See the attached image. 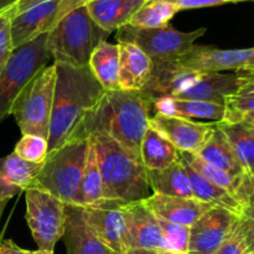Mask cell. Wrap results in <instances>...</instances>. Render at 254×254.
Here are the masks:
<instances>
[{"mask_svg":"<svg viewBox=\"0 0 254 254\" xmlns=\"http://www.w3.org/2000/svg\"><path fill=\"white\" fill-rule=\"evenodd\" d=\"M54 64L56 84L47 138L49 154L71 141L88 138L84 133L87 121L106 93L88 66Z\"/></svg>","mask_w":254,"mask_h":254,"instance_id":"cell-1","label":"cell"},{"mask_svg":"<svg viewBox=\"0 0 254 254\" xmlns=\"http://www.w3.org/2000/svg\"><path fill=\"white\" fill-rule=\"evenodd\" d=\"M151 103L140 92L109 91L89 116L84 133L102 131L140 159V144L149 128Z\"/></svg>","mask_w":254,"mask_h":254,"instance_id":"cell-2","label":"cell"},{"mask_svg":"<svg viewBox=\"0 0 254 254\" xmlns=\"http://www.w3.org/2000/svg\"><path fill=\"white\" fill-rule=\"evenodd\" d=\"M94 144L106 201L122 205L144 201L151 195L148 170L134 156L102 131L88 134Z\"/></svg>","mask_w":254,"mask_h":254,"instance_id":"cell-3","label":"cell"},{"mask_svg":"<svg viewBox=\"0 0 254 254\" xmlns=\"http://www.w3.org/2000/svg\"><path fill=\"white\" fill-rule=\"evenodd\" d=\"M108 35L93 21L86 5H82L49 32L46 46L55 62L81 68L88 66L93 50L106 41Z\"/></svg>","mask_w":254,"mask_h":254,"instance_id":"cell-4","label":"cell"},{"mask_svg":"<svg viewBox=\"0 0 254 254\" xmlns=\"http://www.w3.org/2000/svg\"><path fill=\"white\" fill-rule=\"evenodd\" d=\"M87 149L88 138L71 141L50 153L32 186L51 193L66 205L77 206Z\"/></svg>","mask_w":254,"mask_h":254,"instance_id":"cell-5","label":"cell"},{"mask_svg":"<svg viewBox=\"0 0 254 254\" xmlns=\"http://www.w3.org/2000/svg\"><path fill=\"white\" fill-rule=\"evenodd\" d=\"M45 34L14 50L0 72V123L11 116L12 107L22 89L47 66L50 60Z\"/></svg>","mask_w":254,"mask_h":254,"instance_id":"cell-6","label":"cell"},{"mask_svg":"<svg viewBox=\"0 0 254 254\" xmlns=\"http://www.w3.org/2000/svg\"><path fill=\"white\" fill-rule=\"evenodd\" d=\"M56 67L46 66L27 83L17 97L11 116H14L22 135L34 134L49 138L50 121L54 106Z\"/></svg>","mask_w":254,"mask_h":254,"instance_id":"cell-7","label":"cell"},{"mask_svg":"<svg viewBox=\"0 0 254 254\" xmlns=\"http://www.w3.org/2000/svg\"><path fill=\"white\" fill-rule=\"evenodd\" d=\"M206 31V27L184 32L174 29L170 25L155 29L127 25L118 30V42H131L136 45L153 62H178L190 51L196 40L205 35Z\"/></svg>","mask_w":254,"mask_h":254,"instance_id":"cell-8","label":"cell"},{"mask_svg":"<svg viewBox=\"0 0 254 254\" xmlns=\"http://www.w3.org/2000/svg\"><path fill=\"white\" fill-rule=\"evenodd\" d=\"M26 222L40 251L54 253L64 235L66 203L39 188L25 190Z\"/></svg>","mask_w":254,"mask_h":254,"instance_id":"cell-9","label":"cell"},{"mask_svg":"<svg viewBox=\"0 0 254 254\" xmlns=\"http://www.w3.org/2000/svg\"><path fill=\"white\" fill-rule=\"evenodd\" d=\"M89 0H49L15 15L11 22L14 49L51 32L64 16Z\"/></svg>","mask_w":254,"mask_h":254,"instance_id":"cell-10","label":"cell"},{"mask_svg":"<svg viewBox=\"0 0 254 254\" xmlns=\"http://www.w3.org/2000/svg\"><path fill=\"white\" fill-rule=\"evenodd\" d=\"M240 220L231 211L211 207L190 227L188 254H216Z\"/></svg>","mask_w":254,"mask_h":254,"instance_id":"cell-11","label":"cell"},{"mask_svg":"<svg viewBox=\"0 0 254 254\" xmlns=\"http://www.w3.org/2000/svg\"><path fill=\"white\" fill-rule=\"evenodd\" d=\"M178 62L198 72H253L254 46L248 49L222 50L193 45Z\"/></svg>","mask_w":254,"mask_h":254,"instance_id":"cell-12","label":"cell"},{"mask_svg":"<svg viewBox=\"0 0 254 254\" xmlns=\"http://www.w3.org/2000/svg\"><path fill=\"white\" fill-rule=\"evenodd\" d=\"M216 123H198L192 119L155 113L149 119V127L165 136L183 153L197 154L208 140Z\"/></svg>","mask_w":254,"mask_h":254,"instance_id":"cell-13","label":"cell"},{"mask_svg":"<svg viewBox=\"0 0 254 254\" xmlns=\"http://www.w3.org/2000/svg\"><path fill=\"white\" fill-rule=\"evenodd\" d=\"M126 217V250H165L158 218L143 201L123 206Z\"/></svg>","mask_w":254,"mask_h":254,"instance_id":"cell-14","label":"cell"},{"mask_svg":"<svg viewBox=\"0 0 254 254\" xmlns=\"http://www.w3.org/2000/svg\"><path fill=\"white\" fill-rule=\"evenodd\" d=\"M122 203L104 201L96 206L82 207L83 218L99 241L117 254H126V217Z\"/></svg>","mask_w":254,"mask_h":254,"instance_id":"cell-15","label":"cell"},{"mask_svg":"<svg viewBox=\"0 0 254 254\" xmlns=\"http://www.w3.org/2000/svg\"><path fill=\"white\" fill-rule=\"evenodd\" d=\"M153 72L140 92L150 103L163 97H176L200 77L201 72L180 62H153Z\"/></svg>","mask_w":254,"mask_h":254,"instance_id":"cell-16","label":"cell"},{"mask_svg":"<svg viewBox=\"0 0 254 254\" xmlns=\"http://www.w3.org/2000/svg\"><path fill=\"white\" fill-rule=\"evenodd\" d=\"M246 79L247 72H201L200 77L189 88L174 98L210 102L225 106L226 99L237 93Z\"/></svg>","mask_w":254,"mask_h":254,"instance_id":"cell-17","label":"cell"},{"mask_svg":"<svg viewBox=\"0 0 254 254\" xmlns=\"http://www.w3.org/2000/svg\"><path fill=\"white\" fill-rule=\"evenodd\" d=\"M143 202L158 218L188 227H191L212 207L193 197H175L159 193H151Z\"/></svg>","mask_w":254,"mask_h":254,"instance_id":"cell-18","label":"cell"},{"mask_svg":"<svg viewBox=\"0 0 254 254\" xmlns=\"http://www.w3.org/2000/svg\"><path fill=\"white\" fill-rule=\"evenodd\" d=\"M64 240L68 254H117L92 232L81 206L66 205Z\"/></svg>","mask_w":254,"mask_h":254,"instance_id":"cell-19","label":"cell"},{"mask_svg":"<svg viewBox=\"0 0 254 254\" xmlns=\"http://www.w3.org/2000/svg\"><path fill=\"white\" fill-rule=\"evenodd\" d=\"M119 87L122 91L139 92L145 87L153 72V61L131 42H118Z\"/></svg>","mask_w":254,"mask_h":254,"instance_id":"cell-20","label":"cell"},{"mask_svg":"<svg viewBox=\"0 0 254 254\" xmlns=\"http://www.w3.org/2000/svg\"><path fill=\"white\" fill-rule=\"evenodd\" d=\"M145 1L146 0H89L86 7L93 21L111 34L129 25L131 17Z\"/></svg>","mask_w":254,"mask_h":254,"instance_id":"cell-21","label":"cell"},{"mask_svg":"<svg viewBox=\"0 0 254 254\" xmlns=\"http://www.w3.org/2000/svg\"><path fill=\"white\" fill-rule=\"evenodd\" d=\"M155 113L181 118H198L222 123L226 117V108L222 104L210 102L192 101V99H179L174 97H163L151 103Z\"/></svg>","mask_w":254,"mask_h":254,"instance_id":"cell-22","label":"cell"},{"mask_svg":"<svg viewBox=\"0 0 254 254\" xmlns=\"http://www.w3.org/2000/svg\"><path fill=\"white\" fill-rule=\"evenodd\" d=\"M196 155L200 156L202 160L211 164L215 168L230 174L232 178L240 179V180L250 179L246 175L245 170L236 158L225 134L218 128L217 123H216L215 129H213L208 140L203 144V146L198 150Z\"/></svg>","mask_w":254,"mask_h":254,"instance_id":"cell-23","label":"cell"},{"mask_svg":"<svg viewBox=\"0 0 254 254\" xmlns=\"http://www.w3.org/2000/svg\"><path fill=\"white\" fill-rule=\"evenodd\" d=\"M88 67L104 91H118L119 87V46L103 41L93 50Z\"/></svg>","mask_w":254,"mask_h":254,"instance_id":"cell-24","label":"cell"},{"mask_svg":"<svg viewBox=\"0 0 254 254\" xmlns=\"http://www.w3.org/2000/svg\"><path fill=\"white\" fill-rule=\"evenodd\" d=\"M180 161L183 163L184 168H185L186 173H188L193 198L203 203H207V205L212 206V207L225 208V210L231 211L232 213L242 218L243 206L230 192H227L223 189L216 186L215 184L206 180L200 174L196 173L192 168H190L184 160L180 159Z\"/></svg>","mask_w":254,"mask_h":254,"instance_id":"cell-25","label":"cell"},{"mask_svg":"<svg viewBox=\"0 0 254 254\" xmlns=\"http://www.w3.org/2000/svg\"><path fill=\"white\" fill-rule=\"evenodd\" d=\"M240 161L246 175L254 179V127L246 122L217 123Z\"/></svg>","mask_w":254,"mask_h":254,"instance_id":"cell-26","label":"cell"},{"mask_svg":"<svg viewBox=\"0 0 254 254\" xmlns=\"http://www.w3.org/2000/svg\"><path fill=\"white\" fill-rule=\"evenodd\" d=\"M148 181L153 193L175 197H193L188 173L180 159L161 170H148Z\"/></svg>","mask_w":254,"mask_h":254,"instance_id":"cell-27","label":"cell"},{"mask_svg":"<svg viewBox=\"0 0 254 254\" xmlns=\"http://www.w3.org/2000/svg\"><path fill=\"white\" fill-rule=\"evenodd\" d=\"M140 160L146 170H161L179 160V150L165 136L149 127L140 144Z\"/></svg>","mask_w":254,"mask_h":254,"instance_id":"cell-28","label":"cell"},{"mask_svg":"<svg viewBox=\"0 0 254 254\" xmlns=\"http://www.w3.org/2000/svg\"><path fill=\"white\" fill-rule=\"evenodd\" d=\"M104 201L106 200L103 196V181L99 170L96 148L91 136H88V149H87L86 164H84L83 175L79 186L77 206L88 207V206L103 203Z\"/></svg>","mask_w":254,"mask_h":254,"instance_id":"cell-29","label":"cell"},{"mask_svg":"<svg viewBox=\"0 0 254 254\" xmlns=\"http://www.w3.org/2000/svg\"><path fill=\"white\" fill-rule=\"evenodd\" d=\"M40 168L41 165L29 163L12 151L5 158L0 159V179L20 191L27 190L34 184Z\"/></svg>","mask_w":254,"mask_h":254,"instance_id":"cell-30","label":"cell"},{"mask_svg":"<svg viewBox=\"0 0 254 254\" xmlns=\"http://www.w3.org/2000/svg\"><path fill=\"white\" fill-rule=\"evenodd\" d=\"M180 10L169 0H146L145 4L134 14L129 25L143 29L168 26L170 20Z\"/></svg>","mask_w":254,"mask_h":254,"instance_id":"cell-31","label":"cell"},{"mask_svg":"<svg viewBox=\"0 0 254 254\" xmlns=\"http://www.w3.org/2000/svg\"><path fill=\"white\" fill-rule=\"evenodd\" d=\"M226 117L222 123H237L248 113L254 112V71L247 72V79L237 93L225 102Z\"/></svg>","mask_w":254,"mask_h":254,"instance_id":"cell-32","label":"cell"},{"mask_svg":"<svg viewBox=\"0 0 254 254\" xmlns=\"http://www.w3.org/2000/svg\"><path fill=\"white\" fill-rule=\"evenodd\" d=\"M14 153L29 163L42 165L49 154V143L40 135L25 134L15 145Z\"/></svg>","mask_w":254,"mask_h":254,"instance_id":"cell-33","label":"cell"},{"mask_svg":"<svg viewBox=\"0 0 254 254\" xmlns=\"http://www.w3.org/2000/svg\"><path fill=\"white\" fill-rule=\"evenodd\" d=\"M158 221L161 232H163L166 251L175 254H188L190 227L179 225V223L169 222V221L161 220V218H158Z\"/></svg>","mask_w":254,"mask_h":254,"instance_id":"cell-34","label":"cell"},{"mask_svg":"<svg viewBox=\"0 0 254 254\" xmlns=\"http://www.w3.org/2000/svg\"><path fill=\"white\" fill-rule=\"evenodd\" d=\"M15 16V5L0 11V72L14 52L11 22Z\"/></svg>","mask_w":254,"mask_h":254,"instance_id":"cell-35","label":"cell"},{"mask_svg":"<svg viewBox=\"0 0 254 254\" xmlns=\"http://www.w3.org/2000/svg\"><path fill=\"white\" fill-rule=\"evenodd\" d=\"M240 222L237 223L233 232L221 246V248L216 254H247V247H246L245 237H243Z\"/></svg>","mask_w":254,"mask_h":254,"instance_id":"cell-36","label":"cell"},{"mask_svg":"<svg viewBox=\"0 0 254 254\" xmlns=\"http://www.w3.org/2000/svg\"><path fill=\"white\" fill-rule=\"evenodd\" d=\"M176 5L179 10H189V9H200V7H210V6H220L225 4H237V2L248 1V0H169Z\"/></svg>","mask_w":254,"mask_h":254,"instance_id":"cell-37","label":"cell"},{"mask_svg":"<svg viewBox=\"0 0 254 254\" xmlns=\"http://www.w3.org/2000/svg\"><path fill=\"white\" fill-rule=\"evenodd\" d=\"M0 254H54L52 252H46V251H29L22 250L19 246L15 245L12 241L0 240Z\"/></svg>","mask_w":254,"mask_h":254,"instance_id":"cell-38","label":"cell"},{"mask_svg":"<svg viewBox=\"0 0 254 254\" xmlns=\"http://www.w3.org/2000/svg\"><path fill=\"white\" fill-rule=\"evenodd\" d=\"M241 230L245 237L247 254L254 252V220H245L241 218Z\"/></svg>","mask_w":254,"mask_h":254,"instance_id":"cell-39","label":"cell"},{"mask_svg":"<svg viewBox=\"0 0 254 254\" xmlns=\"http://www.w3.org/2000/svg\"><path fill=\"white\" fill-rule=\"evenodd\" d=\"M44 1H49V0H17L16 4H15V15L20 14V12L25 11L29 7L35 6V5Z\"/></svg>","mask_w":254,"mask_h":254,"instance_id":"cell-40","label":"cell"},{"mask_svg":"<svg viewBox=\"0 0 254 254\" xmlns=\"http://www.w3.org/2000/svg\"><path fill=\"white\" fill-rule=\"evenodd\" d=\"M126 254H175L165 250H128Z\"/></svg>","mask_w":254,"mask_h":254,"instance_id":"cell-41","label":"cell"},{"mask_svg":"<svg viewBox=\"0 0 254 254\" xmlns=\"http://www.w3.org/2000/svg\"><path fill=\"white\" fill-rule=\"evenodd\" d=\"M17 0H0V11L7 9L10 6H14Z\"/></svg>","mask_w":254,"mask_h":254,"instance_id":"cell-42","label":"cell"},{"mask_svg":"<svg viewBox=\"0 0 254 254\" xmlns=\"http://www.w3.org/2000/svg\"><path fill=\"white\" fill-rule=\"evenodd\" d=\"M241 122H246V123L251 124V126L254 127V112H252V113L246 114V116L243 117V119Z\"/></svg>","mask_w":254,"mask_h":254,"instance_id":"cell-43","label":"cell"},{"mask_svg":"<svg viewBox=\"0 0 254 254\" xmlns=\"http://www.w3.org/2000/svg\"><path fill=\"white\" fill-rule=\"evenodd\" d=\"M5 206H6V202H2V201H0V220H1V216H2V212H4Z\"/></svg>","mask_w":254,"mask_h":254,"instance_id":"cell-44","label":"cell"},{"mask_svg":"<svg viewBox=\"0 0 254 254\" xmlns=\"http://www.w3.org/2000/svg\"><path fill=\"white\" fill-rule=\"evenodd\" d=\"M250 254H254V252H252V253H250Z\"/></svg>","mask_w":254,"mask_h":254,"instance_id":"cell-45","label":"cell"},{"mask_svg":"<svg viewBox=\"0 0 254 254\" xmlns=\"http://www.w3.org/2000/svg\"><path fill=\"white\" fill-rule=\"evenodd\" d=\"M253 1H254V0H253Z\"/></svg>","mask_w":254,"mask_h":254,"instance_id":"cell-46","label":"cell"}]
</instances>
